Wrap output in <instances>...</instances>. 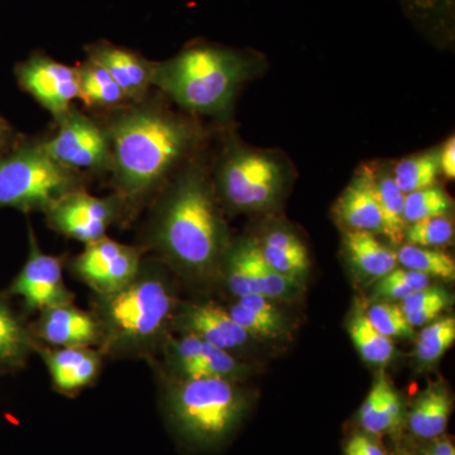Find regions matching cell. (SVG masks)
I'll return each mask as SVG.
<instances>
[{
  "label": "cell",
  "mask_w": 455,
  "mask_h": 455,
  "mask_svg": "<svg viewBox=\"0 0 455 455\" xmlns=\"http://www.w3.org/2000/svg\"><path fill=\"white\" fill-rule=\"evenodd\" d=\"M107 131L116 185L130 199L151 193L196 140L188 123L154 108L121 114Z\"/></svg>",
  "instance_id": "obj_1"
},
{
  "label": "cell",
  "mask_w": 455,
  "mask_h": 455,
  "mask_svg": "<svg viewBox=\"0 0 455 455\" xmlns=\"http://www.w3.org/2000/svg\"><path fill=\"white\" fill-rule=\"evenodd\" d=\"M158 252L191 275H206L220 260L224 228L208 181L196 172L179 180L154 230Z\"/></svg>",
  "instance_id": "obj_2"
},
{
  "label": "cell",
  "mask_w": 455,
  "mask_h": 455,
  "mask_svg": "<svg viewBox=\"0 0 455 455\" xmlns=\"http://www.w3.org/2000/svg\"><path fill=\"white\" fill-rule=\"evenodd\" d=\"M176 298L161 269L143 262L136 277L108 295H97L101 347L113 355H143L163 339Z\"/></svg>",
  "instance_id": "obj_3"
},
{
  "label": "cell",
  "mask_w": 455,
  "mask_h": 455,
  "mask_svg": "<svg viewBox=\"0 0 455 455\" xmlns=\"http://www.w3.org/2000/svg\"><path fill=\"white\" fill-rule=\"evenodd\" d=\"M253 61L244 51L194 44L172 59L155 64L152 85L190 112L217 116L229 108Z\"/></svg>",
  "instance_id": "obj_4"
},
{
  "label": "cell",
  "mask_w": 455,
  "mask_h": 455,
  "mask_svg": "<svg viewBox=\"0 0 455 455\" xmlns=\"http://www.w3.org/2000/svg\"><path fill=\"white\" fill-rule=\"evenodd\" d=\"M247 397L232 379H175L167 411L180 435L197 447L220 444L241 424Z\"/></svg>",
  "instance_id": "obj_5"
},
{
  "label": "cell",
  "mask_w": 455,
  "mask_h": 455,
  "mask_svg": "<svg viewBox=\"0 0 455 455\" xmlns=\"http://www.w3.org/2000/svg\"><path fill=\"white\" fill-rule=\"evenodd\" d=\"M79 188L75 170L51 158L42 145L0 154V208L46 212L61 197Z\"/></svg>",
  "instance_id": "obj_6"
},
{
  "label": "cell",
  "mask_w": 455,
  "mask_h": 455,
  "mask_svg": "<svg viewBox=\"0 0 455 455\" xmlns=\"http://www.w3.org/2000/svg\"><path fill=\"white\" fill-rule=\"evenodd\" d=\"M283 167L262 152L235 149L220 169V188L230 205L257 211L274 202L283 181Z\"/></svg>",
  "instance_id": "obj_7"
},
{
  "label": "cell",
  "mask_w": 455,
  "mask_h": 455,
  "mask_svg": "<svg viewBox=\"0 0 455 455\" xmlns=\"http://www.w3.org/2000/svg\"><path fill=\"white\" fill-rule=\"evenodd\" d=\"M42 147L51 158L71 170L110 164L109 133L73 108L59 119L55 136Z\"/></svg>",
  "instance_id": "obj_8"
},
{
  "label": "cell",
  "mask_w": 455,
  "mask_h": 455,
  "mask_svg": "<svg viewBox=\"0 0 455 455\" xmlns=\"http://www.w3.org/2000/svg\"><path fill=\"white\" fill-rule=\"evenodd\" d=\"M142 250L104 236L73 260V271L97 295L118 291L131 283L143 265Z\"/></svg>",
  "instance_id": "obj_9"
},
{
  "label": "cell",
  "mask_w": 455,
  "mask_h": 455,
  "mask_svg": "<svg viewBox=\"0 0 455 455\" xmlns=\"http://www.w3.org/2000/svg\"><path fill=\"white\" fill-rule=\"evenodd\" d=\"M121 196L98 197L75 190L53 204L46 212L52 229L84 244L107 236L108 229L121 212Z\"/></svg>",
  "instance_id": "obj_10"
},
{
  "label": "cell",
  "mask_w": 455,
  "mask_h": 455,
  "mask_svg": "<svg viewBox=\"0 0 455 455\" xmlns=\"http://www.w3.org/2000/svg\"><path fill=\"white\" fill-rule=\"evenodd\" d=\"M9 292L20 296L27 309L32 311L74 302L73 292L65 283L61 259L42 252L32 228H29L28 257Z\"/></svg>",
  "instance_id": "obj_11"
},
{
  "label": "cell",
  "mask_w": 455,
  "mask_h": 455,
  "mask_svg": "<svg viewBox=\"0 0 455 455\" xmlns=\"http://www.w3.org/2000/svg\"><path fill=\"white\" fill-rule=\"evenodd\" d=\"M18 83L59 121L79 99L76 68L36 53L17 66Z\"/></svg>",
  "instance_id": "obj_12"
},
{
  "label": "cell",
  "mask_w": 455,
  "mask_h": 455,
  "mask_svg": "<svg viewBox=\"0 0 455 455\" xmlns=\"http://www.w3.org/2000/svg\"><path fill=\"white\" fill-rule=\"evenodd\" d=\"M31 331L33 337L56 348L101 346V329L97 316L74 304L59 305L40 311Z\"/></svg>",
  "instance_id": "obj_13"
},
{
  "label": "cell",
  "mask_w": 455,
  "mask_h": 455,
  "mask_svg": "<svg viewBox=\"0 0 455 455\" xmlns=\"http://www.w3.org/2000/svg\"><path fill=\"white\" fill-rule=\"evenodd\" d=\"M88 57L106 68L127 100H140L152 86L155 64L134 51L100 41L88 47Z\"/></svg>",
  "instance_id": "obj_14"
},
{
  "label": "cell",
  "mask_w": 455,
  "mask_h": 455,
  "mask_svg": "<svg viewBox=\"0 0 455 455\" xmlns=\"http://www.w3.org/2000/svg\"><path fill=\"white\" fill-rule=\"evenodd\" d=\"M57 391L74 394L97 379L100 353L92 348H44L36 346Z\"/></svg>",
  "instance_id": "obj_15"
},
{
  "label": "cell",
  "mask_w": 455,
  "mask_h": 455,
  "mask_svg": "<svg viewBox=\"0 0 455 455\" xmlns=\"http://www.w3.org/2000/svg\"><path fill=\"white\" fill-rule=\"evenodd\" d=\"M181 324L185 333L196 335L215 348L227 352L241 348L251 338L236 324L229 311L214 302L190 305L182 313Z\"/></svg>",
  "instance_id": "obj_16"
},
{
  "label": "cell",
  "mask_w": 455,
  "mask_h": 455,
  "mask_svg": "<svg viewBox=\"0 0 455 455\" xmlns=\"http://www.w3.org/2000/svg\"><path fill=\"white\" fill-rule=\"evenodd\" d=\"M337 214L349 230L383 235L381 211L364 169L359 170L352 184L341 194Z\"/></svg>",
  "instance_id": "obj_17"
},
{
  "label": "cell",
  "mask_w": 455,
  "mask_h": 455,
  "mask_svg": "<svg viewBox=\"0 0 455 455\" xmlns=\"http://www.w3.org/2000/svg\"><path fill=\"white\" fill-rule=\"evenodd\" d=\"M403 405L390 382L379 376L359 410V423L368 435L381 436L400 429Z\"/></svg>",
  "instance_id": "obj_18"
},
{
  "label": "cell",
  "mask_w": 455,
  "mask_h": 455,
  "mask_svg": "<svg viewBox=\"0 0 455 455\" xmlns=\"http://www.w3.org/2000/svg\"><path fill=\"white\" fill-rule=\"evenodd\" d=\"M374 196L379 205L383 220V235L392 243H400L405 235V194L397 187L391 171L381 166H366Z\"/></svg>",
  "instance_id": "obj_19"
},
{
  "label": "cell",
  "mask_w": 455,
  "mask_h": 455,
  "mask_svg": "<svg viewBox=\"0 0 455 455\" xmlns=\"http://www.w3.org/2000/svg\"><path fill=\"white\" fill-rule=\"evenodd\" d=\"M259 250L269 267L283 276L299 281L309 269L307 248L298 236L287 230L269 232L260 242Z\"/></svg>",
  "instance_id": "obj_20"
},
{
  "label": "cell",
  "mask_w": 455,
  "mask_h": 455,
  "mask_svg": "<svg viewBox=\"0 0 455 455\" xmlns=\"http://www.w3.org/2000/svg\"><path fill=\"white\" fill-rule=\"evenodd\" d=\"M451 414V395L444 388L429 387L412 403L407 427L418 439L436 438L447 430Z\"/></svg>",
  "instance_id": "obj_21"
},
{
  "label": "cell",
  "mask_w": 455,
  "mask_h": 455,
  "mask_svg": "<svg viewBox=\"0 0 455 455\" xmlns=\"http://www.w3.org/2000/svg\"><path fill=\"white\" fill-rule=\"evenodd\" d=\"M344 245L350 262L364 276L379 280L397 267L396 252L382 244L373 233L348 230L344 235Z\"/></svg>",
  "instance_id": "obj_22"
},
{
  "label": "cell",
  "mask_w": 455,
  "mask_h": 455,
  "mask_svg": "<svg viewBox=\"0 0 455 455\" xmlns=\"http://www.w3.org/2000/svg\"><path fill=\"white\" fill-rule=\"evenodd\" d=\"M235 248L252 277L257 293L271 300H291L300 293V281L283 276L269 267L260 256L259 245L242 242Z\"/></svg>",
  "instance_id": "obj_23"
},
{
  "label": "cell",
  "mask_w": 455,
  "mask_h": 455,
  "mask_svg": "<svg viewBox=\"0 0 455 455\" xmlns=\"http://www.w3.org/2000/svg\"><path fill=\"white\" fill-rule=\"evenodd\" d=\"M79 77V99L89 108H113L125 103L127 98L109 73L94 60L88 59L76 68Z\"/></svg>",
  "instance_id": "obj_24"
},
{
  "label": "cell",
  "mask_w": 455,
  "mask_h": 455,
  "mask_svg": "<svg viewBox=\"0 0 455 455\" xmlns=\"http://www.w3.org/2000/svg\"><path fill=\"white\" fill-rule=\"evenodd\" d=\"M36 346L32 331L0 300V364L22 366Z\"/></svg>",
  "instance_id": "obj_25"
},
{
  "label": "cell",
  "mask_w": 455,
  "mask_h": 455,
  "mask_svg": "<svg viewBox=\"0 0 455 455\" xmlns=\"http://www.w3.org/2000/svg\"><path fill=\"white\" fill-rule=\"evenodd\" d=\"M242 364L227 350L215 348L203 340L196 357L175 373V379H226L235 381L241 376Z\"/></svg>",
  "instance_id": "obj_26"
},
{
  "label": "cell",
  "mask_w": 455,
  "mask_h": 455,
  "mask_svg": "<svg viewBox=\"0 0 455 455\" xmlns=\"http://www.w3.org/2000/svg\"><path fill=\"white\" fill-rule=\"evenodd\" d=\"M439 173V149L403 158L392 170L397 187L405 196L434 187Z\"/></svg>",
  "instance_id": "obj_27"
},
{
  "label": "cell",
  "mask_w": 455,
  "mask_h": 455,
  "mask_svg": "<svg viewBox=\"0 0 455 455\" xmlns=\"http://www.w3.org/2000/svg\"><path fill=\"white\" fill-rule=\"evenodd\" d=\"M349 334L359 355L368 363H387L394 357V340L377 331L363 311H359L353 317Z\"/></svg>",
  "instance_id": "obj_28"
},
{
  "label": "cell",
  "mask_w": 455,
  "mask_h": 455,
  "mask_svg": "<svg viewBox=\"0 0 455 455\" xmlns=\"http://www.w3.org/2000/svg\"><path fill=\"white\" fill-rule=\"evenodd\" d=\"M397 263L403 268L445 281L455 280V262L449 254L435 248L406 244L396 252Z\"/></svg>",
  "instance_id": "obj_29"
},
{
  "label": "cell",
  "mask_w": 455,
  "mask_h": 455,
  "mask_svg": "<svg viewBox=\"0 0 455 455\" xmlns=\"http://www.w3.org/2000/svg\"><path fill=\"white\" fill-rule=\"evenodd\" d=\"M449 304H451V298L447 290L442 287L427 286L407 295L401 300L400 307L409 324L416 328V326H424L434 322L443 311L447 309Z\"/></svg>",
  "instance_id": "obj_30"
},
{
  "label": "cell",
  "mask_w": 455,
  "mask_h": 455,
  "mask_svg": "<svg viewBox=\"0 0 455 455\" xmlns=\"http://www.w3.org/2000/svg\"><path fill=\"white\" fill-rule=\"evenodd\" d=\"M455 340V319L453 316L443 317L431 323L419 335L415 355L424 364L438 362Z\"/></svg>",
  "instance_id": "obj_31"
},
{
  "label": "cell",
  "mask_w": 455,
  "mask_h": 455,
  "mask_svg": "<svg viewBox=\"0 0 455 455\" xmlns=\"http://www.w3.org/2000/svg\"><path fill=\"white\" fill-rule=\"evenodd\" d=\"M451 197L443 188L430 187L405 196L406 224L445 217L451 209Z\"/></svg>",
  "instance_id": "obj_32"
},
{
  "label": "cell",
  "mask_w": 455,
  "mask_h": 455,
  "mask_svg": "<svg viewBox=\"0 0 455 455\" xmlns=\"http://www.w3.org/2000/svg\"><path fill=\"white\" fill-rule=\"evenodd\" d=\"M431 278L420 272L407 268H395L390 274L379 278L374 287L376 298L386 300H403L410 293L430 286Z\"/></svg>",
  "instance_id": "obj_33"
},
{
  "label": "cell",
  "mask_w": 455,
  "mask_h": 455,
  "mask_svg": "<svg viewBox=\"0 0 455 455\" xmlns=\"http://www.w3.org/2000/svg\"><path fill=\"white\" fill-rule=\"evenodd\" d=\"M454 238L453 220L445 217L415 221L406 227L403 239L407 244L434 248L451 243Z\"/></svg>",
  "instance_id": "obj_34"
},
{
  "label": "cell",
  "mask_w": 455,
  "mask_h": 455,
  "mask_svg": "<svg viewBox=\"0 0 455 455\" xmlns=\"http://www.w3.org/2000/svg\"><path fill=\"white\" fill-rule=\"evenodd\" d=\"M366 316L377 331L391 339L397 337H414V328L407 322L400 305L377 302L368 309Z\"/></svg>",
  "instance_id": "obj_35"
},
{
  "label": "cell",
  "mask_w": 455,
  "mask_h": 455,
  "mask_svg": "<svg viewBox=\"0 0 455 455\" xmlns=\"http://www.w3.org/2000/svg\"><path fill=\"white\" fill-rule=\"evenodd\" d=\"M228 311L236 324L241 326L251 338L274 339L283 333V320L269 319V317L259 315L247 307H242L238 302H235Z\"/></svg>",
  "instance_id": "obj_36"
},
{
  "label": "cell",
  "mask_w": 455,
  "mask_h": 455,
  "mask_svg": "<svg viewBox=\"0 0 455 455\" xmlns=\"http://www.w3.org/2000/svg\"><path fill=\"white\" fill-rule=\"evenodd\" d=\"M344 455H390L379 444L376 436L368 434H355L344 445Z\"/></svg>",
  "instance_id": "obj_37"
},
{
  "label": "cell",
  "mask_w": 455,
  "mask_h": 455,
  "mask_svg": "<svg viewBox=\"0 0 455 455\" xmlns=\"http://www.w3.org/2000/svg\"><path fill=\"white\" fill-rule=\"evenodd\" d=\"M236 302L241 304L242 307L253 311V313L259 314V315L269 317V319L283 320L280 310L274 304V300L266 298V296L259 295V293L242 296V298H238Z\"/></svg>",
  "instance_id": "obj_38"
},
{
  "label": "cell",
  "mask_w": 455,
  "mask_h": 455,
  "mask_svg": "<svg viewBox=\"0 0 455 455\" xmlns=\"http://www.w3.org/2000/svg\"><path fill=\"white\" fill-rule=\"evenodd\" d=\"M414 453L427 455H455V448L451 440L444 436V434L436 438L424 440V444L418 448L410 449Z\"/></svg>",
  "instance_id": "obj_39"
},
{
  "label": "cell",
  "mask_w": 455,
  "mask_h": 455,
  "mask_svg": "<svg viewBox=\"0 0 455 455\" xmlns=\"http://www.w3.org/2000/svg\"><path fill=\"white\" fill-rule=\"evenodd\" d=\"M439 166L440 172L444 173L449 180L455 179V140L453 136L439 149Z\"/></svg>",
  "instance_id": "obj_40"
},
{
  "label": "cell",
  "mask_w": 455,
  "mask_h": 455,
  "mask_svg": "<svg viewBox=\"0 0 455 455\" xmlns=\"http://www.w3.org/2000/svg\"><path fill=\"white\" fill-rule=\"evenodd\" d=\"M407 2L411 7L427 12H443L451 5V0H407Z\"/></svg>",
  "instance_id": "obj_41"
},
{
  "label": "cell",
  "mask_w": 455,
  "mask_h": 455,
  "mask_svg": "<svg viewBox=\"0 0 455 455\" xmlns=\"http://www.w3.org/2000/svg\"><path fill=\"white\" fill-rule=\"evenodd\" d=\"M12 130L9 127L8 123L0 116V154H3L5 147L8 146L9 140H11Z\"/></svg>",
  "instance_id": "obj_42"
},
{
  "label": "cell",
  "mask_w": 455,
  "mask_h": 455,
  "mask_svg": "<svg viewBox=\"0 0 455 455\" xmlns=\"http://www.w3.org/2000/svg\"><path fill=\"white\" fill-rule=\"evenodd\" d=\"M394 455H415L410 451L409 448L403 447V444H398L396 449H395Z\"/></svg>",
  "instance_id": "obj_43"
},
{
  "label": "cell",
  "mask_w": 455,
  "mask_h": 455,
  "mask_svg": "<svg viewBox=\"0 0 455 455\" xmlns=\"http://www.w3.org/2000/svg\"><path fill=\"white\" fill-rule=\"evenodd\" d=\"M410 449V448H409ZM412 453H414V451H412ZM415 455H427V454H419V453H414Z\"/></svg>",
  "instance_id": "obj_44"
}]
</instances>
